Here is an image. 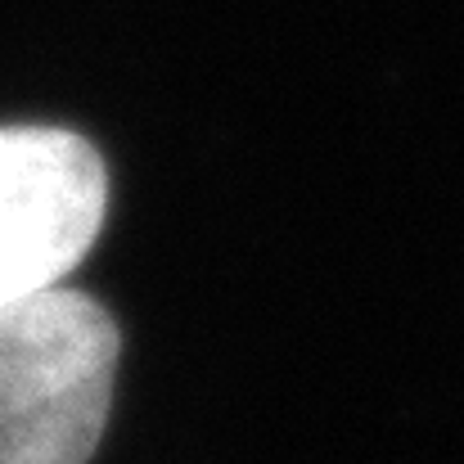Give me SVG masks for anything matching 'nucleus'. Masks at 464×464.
Segmentation results:
<instances>
[{"instance_id":"obj_2","label":"nucleus","mask_w":464,"mask_h":464,"mask_svg":"<svg viewBox=\"0 0 464 464\" xmlns=\"http://www.w3.org/2000/svg\"><path fill=\"white\" fill-rule=\"evenodd\" d=\"M109 176L63 127H0V311L59 289L100 239Z\"/></svg>"},{"instance_id":"obj_1","label":"nucleus","mask_w":464,"mask_h":464,"mask_svg":"<svg viewBox=\"0 0 464 464\" xmlns=\"http://www.w3.org/2000/svg\"><path fill=\"white\" fill-rule=\"evenodd\" d=\"M118 356L113 315L63 285L0 311V464H91Z\"/></svg>"}]
</instances>
